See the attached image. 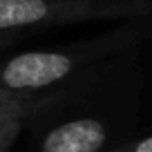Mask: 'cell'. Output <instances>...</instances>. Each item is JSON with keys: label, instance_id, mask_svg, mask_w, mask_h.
<instances>
[{"label": "cell", "instance_id": "6da1fadb", "mask_svg": "<svg viewBox=\"0 0 152 152\" xmlns=\"http://www.w3.org/2000/svg\"><path fill=\"white\" fill-rule=\"evenodd\" d=\"M134 40L132 31L92 38L58 49H29L0 63V90L40 96V92L72 81L76 74L123 52Z\"/></svg>", "mask_w": 152, "mask_h": 152}, {"label": "cell", "instance_id": "277c9868", "mask_svg": "<svg viewBox=\"0 0 152 152\" xmlns=\"http://www.w3.org/2000/svg\"><path fill=\"white\" fill-rule=\"evenodd\" d=\"M45 101L40 96L18 94V92L0 90V125L11 121H25L31 112H36Z\"/></svg>", "mask_w": 152, "mask_h": 152}, {"label": "cell", "instance_id": "3957f363", "mask_svg": "<svg viewBox=\"0 0 152 152\" xmlns=\"http://www.w3.org/2000/svg\"><path fill=\"white\" fill-rule=\"evenodd\" d=\"M107 143V121L99 116H76L54 125L40 139V152H103Z\"/></svg>", "mask_w": 152, "mask_h": 152}, {"label": "cell", "instance_id": "8992f818", "mask_svg": "<svg viewBox=\"0 0 152 152\" xmlns=\"http://www.w3.org/2000/svg\"><path fill=\"white\" fill-rule=\"evenodd\" d=\"M23 128V121H11V123L0 125V152H9L11 145L18 139V132Z\"/></svg>", "mask_w": 152, "mask_h": 152}, {"label": "cell", "instance_id": "7a4b0ae2", "mask_svg": "<svg viewBox=\"0 0 152 152\" xmlns=\"http://www.w3.org/2000/svg\"><path fill=\"white\" fill-rule=\"evenodd\" d=\"M141 9L143 5L134 0H0V36L45 25L128 16Z\"/></svg>", "mask_w": 152, "mask_h": 152}, {"label": "cell", "instance_id": "52a82bcc", "mask_svg": "<svg viewBox=\"0 0 152 152\" xmlns=\"http://www.w3.org/2000/svg\"><path fill=\"white\" fill-rule=\"evenodd\" d=\"M9 40H11V36H9V34H7V36H0V49H2V47H7V45H9Z\"/></svg>", "mask_w": 152, "mask_h": 152}, {"label": "cell", "instance_id": "5b68a950", "mask_svg": "<svg viewBox=\"0 0 152 152\" xmlns=\"http://www.w3.org/2000/svg\"><path fill=\"white\" fill-rule=\"evenodd\" d=\"M103 152H152V134L130 139V141H123L114 148H105Z\"/></svg>", "mask_w": 152, "mask_h": 152}]
</instances>
